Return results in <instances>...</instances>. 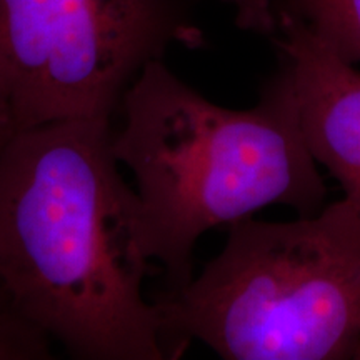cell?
<instances>
[{
  "label": "cell",
  "mask_w": 360,
  "mask_h": 360,
  "mask_svg": "<svg viewBox=\"0 0 360 360\" xmlns=\"http://www.w3.org/2000/svg\"><path fill=\"white\" fill-rule=\"evenodd\" d=\"M169 360H345L360 347V214L340 199L290 222L229 225L217 257L155 300Z\"/></svg>",
  "instance_id": "obj_3"
},
{
  "label": "cell",
  "mask_w": 360,
  "mask_h": 360,
  "mask_svg": "<svg viewBox=\"0 0 360 360\" xmlns=\"http://www.w3.org/2000/svg\"><path fill=\"white\" fill-rule=\"evenodd\" d=\"M355 359L360 360V347H359V350H357V355H355Z\"/></svg>",
  "instance_id": "obj_10"
},
{
  "label": "cell",
  "mask_w": 360,
  "mask_h": 360,
  "mask_svg": "<svg viewBox=\"0 0 360 360\" xmlns=\"http://www.w3.org/2000/svg\"><path fill=\"white\" fill-rule=\"evenodd\" d=\"M52 340L27 321L0 287V360L52 359Z\"/></svg>",
  "instance_id": "obj_7"
},
{
  "label": "cell",
  "mask_w": 360,
  "mask_h": 360,
  "mask_svg": "<svg viewBox=\"0 0 360 360\" xmlns=\"http://www.w3.org/2000/svg\"><path fill=\"white\" fill-rule=\"evenodd\" d=\"M13 134H15V125H13L6 98L0 94V150L6 147V143L11 141Z\"/></svg>",
  "instance_id": "obj_9"
},
{
  "label": "cell",
  "mask_w": 360,
  "mask_h": 360,
  "mask_svg": "<svg viewBox=\"0 0 360 360\" xmlns=\"http://www.w3.org/2000/svg\"><path fill=\"white\" fill-rule=\"evenodd\" d=\"M202 44L188 0H0V94L15 132L110 120L148 62Z\"/></svg>",
  "instance_id": "obj_4"
},
{
  "label": "cell",
  "mask_w": 360,
  "mask_h": 360,
  "mask_svg": "<svg viewBox=\"0 0 360 360\" xmlns=\"http://www.w3.org/2000/svg\"><path fill=\"white\" fill-rule=\"evenodd\" d=\"M270 37L310 154L360 214V70L290 19L276 17Z\"/></svg>",
  "instance_id": "obj_5"
},
{
  "label": "cell",
  "mask_w": 360,
  "mask_h": 360,
  "mask_svg": "<svg viewBox=\"0 0 360 360\" xmlns=\"http://www.w3.org/2000/svg\"><path fill=\"white\" fill-rule=\"evenodd\" d=\"M272 15L297 22L349 64H360V0H272Z\"/></svg>",
  "instance_id": "obj_6"
},
{
  "label": "cell",
  "mask_w": 360,
  "mask_h": 360,
  "mask_svg": "<svg viewBox=\"0 0 360 360\" xmlns=\"http://www.w3.org/2000/svg\"><path fill=\"white\" fill-rule=\"evenodd\" d=\"M233 11L238 29L269 35L274 32L272 0H219Z\"/></svg>",
  "instance_id": "obj_8"
},
{
  "label": "cell",
  "mask_w": 360,
  "mask_h": 360,
  "mask_svg": "<svg viewBox=\"0 0 360 360\" xmlns=\"http://www.w3.org/2000/svg\"><path fill=\"white\" fill-rule=\"evenodd\" d=\"M120 110L112 152L134 174L139 247L164 267V294L191 283L193 249L210 229L269 205L292 207L299 215L322 209L326 184L281 70L257 105L233 110L205 98L164 60H152Z\"/></svg>",
  "instance_id": "obj_2"
},
{
  "label": "cell",
  "mask_w": 360,
  "mask_h": 360,
  "mask_svg": "<svg viewBox=\"0 0 360 360\" xmlns=\"http://www.w3.org/2000/svg\"><path fill=\"white\" fill-rule=\"evenodd\" d=\"M112 132L110 120H57L0 150V287L72 359L167 360Z\"/></svg>",
  "instance_id": "obj_1"
}]
</instances>
